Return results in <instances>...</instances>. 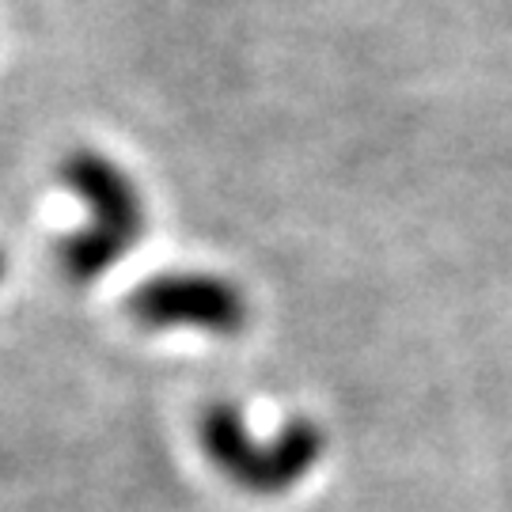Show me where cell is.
I'll return each instance as SVG.
<instances>
[{
    "mask_svg": "<svg viewBox=\"0 0 512 512\" xmlns=\"http://www.w3.org/2000/svg\"><path fill=\"white\" fill-rule=\"evenodd\" d=\"M61 183L88 205V228L61 239L57 262L69 281L84 285L107 274L145 232V202L122 167L103 152L76 148L61 160Z\"/></svg>",
    "mask_w": 512,
    "mask_h": 512,
    "instance_id": "obj_1",
    "label": "cell"
},
{
    "mask_svg": "<svg viewBox=\"0 0 512 512\" xmlns=\"http://www.w3.org/2000/svg\"><path fill=\"white\" fill-rule=\"evenodd\" d=\"M202 444L236 486L251 494H281L319 463L327 440L319 425L296 418L285 429H277L270 444H255L236 406L217 403L202 414Z\"/></svg>",
    "mask_w": 512,
    "mask_h": 512,
    "instance_id": "obj_2",
    "label": "cell"
},
{
    "mask_svg": "<svg viewBox=\"0 0 512 512\" xmlns=\"http://www.w3.org/2000/svg\"><path fill=\"white\" fill-rule=\"evenodd\" d=\"M4 274H8V262H4V255H0V281H4Z\"/></svg>",
    "mask_w": 512,
    "mask_h": 512,
    "instance_id": "obj_4",
    "label": "cell"
},
{
    "mask_svg": "<svg viewBox=\"0 0 512 512\" xmlns=\"http://www.w3.org/2000/svg\"><path fill=\"white\" fill-rule=\"evenodd\" d=\"M137 323L152 330L194 327L209 334H239L247 327V300L232 281L213 274H164L148 277L129 296Z\"/></svg>",
    "mask_w": 512,
    "mask_h": 512,
    "instance_id": "obj_3",
    "label": "cell"
}]
</instances>
